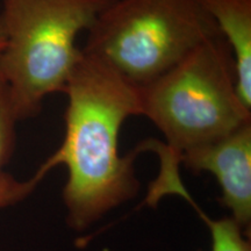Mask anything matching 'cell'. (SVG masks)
<instances>
[{"instance_id":"cell-1","label":"cell","mask_w":251,"mask_h":251,"mask_svg":"<svg viewBox=\"0 0 251 251\" xmlns=\"http://www.w3.org/2000/svg\"><path fill=\"white\" fill-rule=\"evenodd\" d=\"M63 93L68 98L64 140L34 179L56 165L67 166L63 200L68 225L80 231L139 192L134 169L139 151L121 156L119 135L128 118L141 115L140 90L81 51Z\"/></svg>"},{"instance_id":"cell-2","label":"cell","mask_w":251,"mask_h":251,"mask_svg":"<svg viewBox=\"0 0 251 251\" xmlns=\"http://www.w3.org/2000/svg\"><path fill=\"white\" fill-rule=\"evenodd\" d=\"M112 1L2 0L0 77L19 121L36 117L47 97L64 91L81 54L77 37Z\"/></svg>"},{"instance_id":"cell-3","label":"cell","mask_w":251,"mask_h":251,"mask_svg":"<svg viewBox=\"0 0 251 251\" xmlns=\"http://www.w3.org/2000/svg\"><path fill=\"white\" fill-rule=\"evenodd\" d=\"M139 90L141 115L178 156L251 122V109L237 92L233 54L222 36L202 42Z\"/></svg>"},{"instance_id":"cell-4","label":"cell","mask_w":251,"mask_h":251,"mask_svg":"<svg viewBox=\"0 0 251 251\" xmlns=\"http://www.w3.org/2000/svg\"><path fill=\"white\" fill-rule=\"evenodd\" d=\"M86 33L81 51L139 87L221 36L198 0H113Z\"/></svg>"},{"instance_id":"cell-5","label":"cell","mask_w":251,"mask_h":251,"mask_svg":"<svg viewBox=\"0 0 251 251\" xmlns=\"http://www.w3.org/2000/svg\"><path fill=\"white\" fill-rule=\"evenodd\" d=\"M194 174H212L221 187L219 202L231 212L230 218L250 236L251 227V122L224 137L179 155Z\"/></svg>"},{"instance_id":"cell-6","label":"cell","mask_w":251,"mask_h":251,"mask_svg":"<svg viewBox=\"0 0 251 251\" xmlns=\"http://www.w3.org/2000/svg\"><path fill=\"white\" fill-rule=\"evenodd\" d=\"M230 48L237 92L251 109V0H198Z\"/></svg>"},{"instance_id":"cell-7","label":"cell","mask_w":251,"mask_h":251,"mask_svg":"<svg viewBox=\"0 0 251 251\" xmlns=\"http://www.w3.org/2000/svg\"><path fill=\"white\" fill-rule=\"evenodd\" d=\"M18 122L8 87L0 77V208L21 200L37 184L34 179L19 183L5 172L15 149Z\"/></svg>"},{"instance_id":"cell-8","label":"cell","mask_w":251,"mask_h":251,"mask_svg":"<svg viewBox=\"0 0 251 251\" xmlns=\"http://www.w3.org/2000/svg\"><path fill=\"white\" fill-rule=\"evenodd\" d=\"M177 194L185 198L199 213L200 218L206 222L209 233H211V251H251L250 241L247 240V236L243 234L242 229L238 227V225L233 219L224 218L214 220L207 216L193 201L192 198L190 197V193L185 190L184 186L177 191Z\"/></svg>"},{"instance_id":"cell-9","label":"cell","mask_w":251,"mask_h":251,"mask_svg":"<svg viewBox=\"0 0 251 251\" xmlns=\"http://www.w3.org/2000/svg\"><path fill=\"white\" fill-rule=\"evenodd\" d=\"M5 43H6L5 31H4V28H2V24H1V21H0V51H1V50L4 49Z\"/></svg>"}]
</instances>
